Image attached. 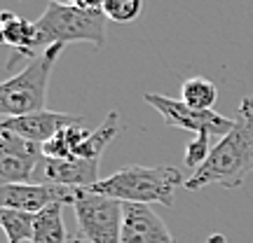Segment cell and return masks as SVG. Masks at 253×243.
I'll return each mask as SVG.
<instances>
[{"label":"cell","instance_id":"cell-1","mask_svg":"<svg viewBox=\"0 0 253 243\" xmlns=\"http://www.w3.org/2000/svg\"><path fill=\"white\" fill-rule=\"evenodd\" d=\"M249 173H253V96L242 101L232 131L213 145L207 164L185 180V189L197 192L209 185L232 189L244 185Z\"/></svg>","mask_w":253,"mask_h":243},{"label":"cell","instance_id":"cell-2","mask_svg":"<svg viewBox=\"0 0 253 243\" xmlns=\"http://www.w3.org/2000/svg\"><path fill=\"white\" fill-rule=\"evenodd\" d=\"M185 185L183 171L176 166H122L108 178H101L94 187L96 194L110 197L120 204H160L173 206V189Z\"/></svg>","mask_w":253,"mask_h":243},{"label":"cell","instance_id":"cell-3","mask_svg":"<svg viewBox=\"0 0 253 243\" xmlns=\"http://www.w3.org/2000/svg\"><path fill=\"white\" fill-rule=\"evenodd\" d=\"M38 45L47 49L52 45H68V42H87L94 47L106 45V26L108 17L103 9H82L49 2L42 17L36 21Z\"/></svg>","mask_w":253,"mask_h":243},{"label":"cell","instance_id":"cell-4","mask_svg":"<svg viewBox=\"0 0 253 243\" xmlns=\"http://www.w3.org/2000/svg\"><path fill=\"white\" fill-rule=\"evenodd\" d=\"M63 52V45H52L42 49L24 70L0 84V110L5 117H21L31 112L47 110V84L52 77L56 61Z\"/></svg>","mask_w":253,"mask_h":243},{"label":"cell","instance_id":"cell-5","mask_svg":"<svg viewBox=\"0 0 253 243\" xmlns=\"http://www.w3.org/2000/svg\"><path fill=\"white\" fill-rule=\"evenodd\" d=\"M73 213L80 234L89 243H122L125 204L91 189H75Z\"/></svg>","mask_w":253,"mask_h":243},{"label":"cell","instance_id":"cell-6","mask_svg":"<svg viewBox=\"0 0 253 243\" xmlns=\"http://www.w3.org/2000/svg\"><path fill=\"white\" fill-rule=\"evenodd\" d=\"M143 101L148 105H153L164 124L171 129H183V131H195V134H207V136H227L235 126V119H227L218 115L213 110H195L185 105L183 101L169 99L162 94H143Z\"/></svg>","mask_w":253,"mask_h":243},{"label":"cell","instance_id":"cell-7","mask_svg":"<svg viewBox=\"0 0 253 243\" xmlns=\"http://www.w3.org/2000/svg\"><path fill=\"white\" fill-rule=\"evenodd\" d=\"M42 157L45 154L40 145L0 129V182L2 185L31 182L36 178L38 164Z\"/></svg>","mask_w":253,"mask_h":243},{"label":"cell","instance_id":"cell-8","mask_svg":"<svg viewBox=\"0 0 253 243\" xmlns=\"http://www.w3.org/2000/svg\"><path fill=\"white\" fill-rule=\"evenodd\" d=\"M73 199H75V189L61 187V185L24 182V185H2L0 187V204H2V208L33 213V215H38L40 210L54 206V204L73 206Z\"/></svg>","mask_w":253,"mask_h":243},{"label":"cell","instance_id":"cell-9","mask_svg":"<svg viewBox=\"0 0 253 243\" xmlns=\"http://www.w3.org/2000/svg\"><path fill=\"white\" fill-rule=\"evenodd\" d=\"M84 117L78 115H66V112H54V110H40V112H31V115H21V117H2L0 129L2 131H12L24 140H31L36 145L49 143L61 129L66 126H78L82 124Z\"/></svg>","mask_w":253,"mask_h":243},{"label":"cell","instance_id":"cell-10","mask_svg":"<svg viewBox=\"0 0 253 243\" xmlns=\"http://www.w3.org/2000/svg\"><path fill=\"white\" fill-rule=\"evenodd\" d=\"M101 159H49L42 157L38 164L36 178L45 185H61L73 189H89L99 178Z\"/></svg>","mask_w":253,"mask_h":243},{"label":"cell","instance_id":"cell-11","mask_svg":"<svg viewBox=\"0 0 253 243\" xmlns=\"http://www.w3.org/2000/svg\"><path fill=\"white\" fill-rule=\"evenodd\" d=\"M122 243H176L169 227L143 204H125V225H122Z\"/></svg>","mask_w":253,"mask_h":243},{"label":"cell","instance_id":"cell-12","mask_svg":"<svg viewBox=\"0 0 253 243\" xmlns=\"http://www.w3.org/2000/svg\"><path fill=\"white\" fill-rule=\"evenodd\" d=\"M0 37L7 47H12L17 56L33 61L38 56V26L36 21L19 17L14 12H2L0 14Z\"/></svg>","mask_w":253,"mask_h":243},{"label":"cell","instance_id":"cell-13","mask_svg":"<svg viewBox=\"0 0 253 243\" xmlns=\"http://www.w3.org/2000/svg\"><path fill=\"white\" fill-rule=\"evenodd\" d=\"M118 134H120V115L113 110V112L106 115V119H103L94 131H89L87 140H84V143L80 145V150H78V159H101L103 150L115 140Z\"/></svg>","mask_w":253,"mask_h":243},{"label":"cell","instance_id":"cell-14","mask_svg":"<svg viewBox=\"0 0 253 243\" xmlns=\"http://www.w3.org/2000/svg\"><path fill=\"white\" fill-rule=\"evenodd\" d=\"M63 204H54V206L40 210L36 215V225H33V241L31 243H68V234H66V225H63Z\"/></svg>","mask_w":253,"mask_h":243},{"label":"cell","instance_id":"cell-15","mask_svg":"<svg viewBox=\"0 0 253 243\" xmlns=\"http://www.w3.org/2000/svg\"><path fill=\"white\" fill-rule=\"evenodd\" d=\"M87 136H89V131L82 129L80 124L66 126L49 143L42 145V154L49 157V159H78V150L87 140Z\"/></svg>","mask_w":253,"mask_h":243},{"label":"cell","instance_id":"cell-16","mask_svg":"<svg viewBox=\"0 0 253 243\" xmlns=\"http://www.w3.org/2000/svg\"><path fill=\"white\" fill-rule=\"evenodd\" d=\"M183 103L195 110H213V103L218 101V87L207 77H190L181 87Z\"/></svg>","mask_w":253,"mask_h":243},{"label":"cell","instance_id":"cell-17","mask_svg":"<svg viewBox=\"0 0 253 243\" xmlns=\"http://www.w3.org/2000/svg\"><path fill=\"white\" fill-rule=\"evenodd\" d=\"M0 222H2V229L7 234V243L33 241V225H36V215L33 213H21V210L2 208L0 210Z\"/></svg>","mask_w":253,"mask_h":243},{"label":"cell","instance_id":"cell-18","mask_svg":"<svg viewBox=\"0 0 253 243\" xmlns=\"http://www.w3.org/2000/svg\"><path fill=\"white\" fill-rule=\"evenodd\" d=\"M143 9V0H106L103 2V14L118 24L134 21Z\"/></svg>","mask_w":253,"mask_h":243},{"label":"cell","instance_id":"cell-19","mask_svg":"<svg viewBox=\"0 0 253 243\" xmlns=\"http://www.w3.org/2000/svg\"><path fill=\"white\" fill-rule=\"evenodd\" d=\"M209 138L211 136L207 134H199L195 136V140H190L188 147H185V157H183V164L188 166V169H192V173L199 171L204 164H207L209 154H211V145H209Z\"/></svg>","mask_w":253,"mask_h":243},{"label":"cell","instance_id":"cell-20","mask_svg":"<svg viewBox=\"0 0 253 243\" xmlns=\"http://www.w3.org/2000/svg\"><path fill=\"white\" fill-rule=\"evenodd\" d=\"M56 5H68V7H82V9H103L106 0H49Z\"/></svg>","mask_w":253,"mask_h":243},{"label":"cell","instance_id":"cell-21","mask_svg":"<svg viewBox=\"0 0 253 243\" xmlns=\"http://www.w3.org/2000/svg\"><path fill=\"white\" fill-rule=\"evenodd\" d=\"M68 243H89V241H87L82 234H75V236H71V241H68Z\"/></svg>","mask_w":253,"mask_h":243}]
</instances>
